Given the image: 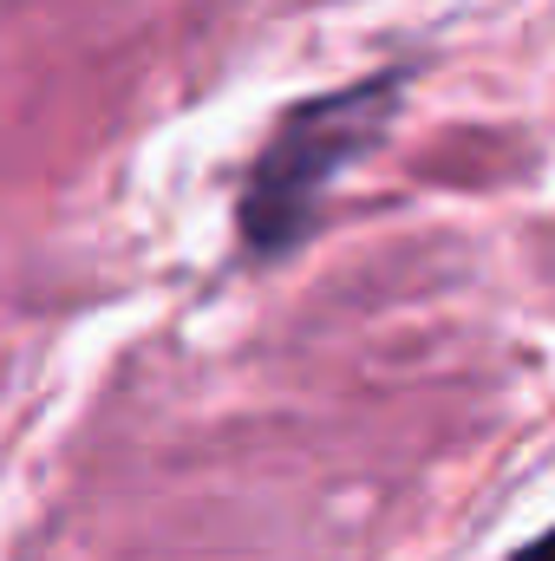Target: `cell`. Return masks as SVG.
Wrapping results in <instances>:
<instances>
[{
  "mask_svg": "<svg viewBox=\"0 0 555 561\" xmlns=\"http://www.w3.org/2000/svg\"><path fill=\"white\" fill-rule=\"evenodd\" d=\"M399 85H406L399 72L393 79H366V85L327 92L314 105H294L281 118V131L256 157L249 190H242V236H249V249L281 255V249H294L307 236L314 203L333 183V170L386 138V118L399 105Z\"/></svg>",
  "mask_w": 555,
  "mask_h": 561,
  "instance_id": "6da1fadb",
  "label": "cell"
},
{
  "mask_svg": "<svg viewBox=\"0 0 555 561\" xmlns=\"http://www.w3.org/2000/svg\"><path fill=\"white\" fill-rule=\"evenodd\" d=\"M517 561H555V529H550V536H536V542H530Z\"/></svg>",
  "mask_w": 555,
  "mask_h": 561,
  "instance_id": "7a4b0ae2",
  "label": "cell"
}]
</instances>
